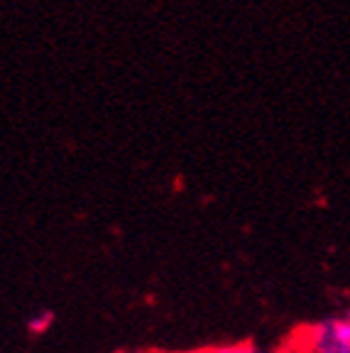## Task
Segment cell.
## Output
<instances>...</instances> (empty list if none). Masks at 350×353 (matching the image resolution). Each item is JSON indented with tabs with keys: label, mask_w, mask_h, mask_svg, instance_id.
Returning a JSON list of instances; mask_svg holds the SVG:
<instances>
[{
	"label": "cell",
	"mask_w": 350,
	"mask_h": 353,
	"mask_svg": "<svg viewBox=\"0 0 350 353\" xmlns=\"http://www.w3.org/2000/svg\"><path fill=\"white\" fill-rule=\"evenodd\" d=\"M279 353H350V316L299 326Z\"/></svg>",
	"instance_id": "cell-1"
},
{
	"label": "cell",
	"mask_w": 350,
	"mask_h": 353,
	"mask_svg": "<svg viewBox=\"0 0 350 353\" xmlns=\"http://www.w3.org/2000/svg\"><path fill=\"white\" fill-rule=\"evenodd\" d=\"M52 324H54V314H52V312H39V314H34L32 319L28 321V329H30V334H44Z\"/></svg>",
	"instance_id": "cell-2"
},
{
	"label": "cell",
	"mask_w": 350,
	"mask_h": 353,
	"mask_svg": "<svg viewBox=\"0 0 350 353\" xmlns=\"http://www.w3.org/2000/svg\"><path fill=\"white\" fill-rule=\"evenodd\" d=\"M208 353H279V351H265V348L252 346V343H233V346L208 348Z\"/></svg>",
	"instance_id": "cell-3"
},
{
	"label": "cell",
	"mask_w": 350,
	"mask_h": 353,
	"mask_svg": "<svg viewBox=\"0 0 350 353\" xmlns=\"http://www.w3.org/2000/svg\"><path fill=\"white\" fill-rule=\"evenodd\" d=\"M186 353H208V348H203V351H186Z\"/></svg>",
	"instance_id": "cell-4"
}]
</instances>
